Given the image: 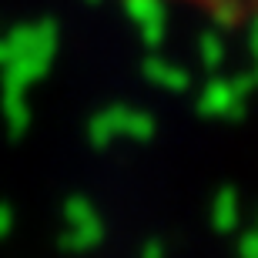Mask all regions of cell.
Listing matches in <instances>:
<instances>
[{"mask_svg":"<svg viewBox=\"0 0 258 258\" xmlns=\"http://www.w3.org/2000/svg\"><path fill=\"white\" fill-rule=\"evenodd\" d=\"M235 225H238V198H235V191H221L215 198V228L231 231Z\"/></svg>","mask_w":258,"mask_h":258,"instance_id":"6da1fadb","label":"cell"},{"mask_svg":"<svg viewBox=\"0 0 258 258\" xmlns=\"http://www.w3.org/2000/svg\"><path fill=\"white\" fill-rule=\"evenodd\" d=\"M97 241H101V221H97V225H84V228L67 231V235H64V248L87 251V248H94Z\"/></svg>","mask_w":258,"mask_h":258,"instance_id":"7a4b0ae2","label":"cell"},{"mask_svg":"<svg viewBox=\"0 0 258 258\" xmlns=\"http://www.w3.org/2000/svg\"><path fill=\"white\" fill-rule=\"evenodd\" d=\"M238 255L241 258H258V231H251V235H245L238 241Z\"/></svg>","mask_w":258,"mask_h":258,"instance_id":"3957f363","label":"cell"},{"mask_svg":"<svg viewBox=\"0 0 258 258\" xmlns=\"http://www.w3.org/2000/svg\"><path fill=\"white\" fill-rule=\"evenodd\" d=\"M141 258H164V248H161V241H151V245H144Z\"/></svg>","mask_w":258,"mask_h":258,"instance_id":"277c9868","label":"cell"}]
</instances>
